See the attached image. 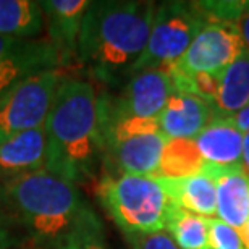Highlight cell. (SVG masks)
<instances>
[{
    "label": "cell",
    "instance_id": "7a4b0ae2",
    "mask_svg": "<svg viewBox=\"0 0 249 249\" xmlns=\"http://www.w3.org/2000/svg\"><path fill=\"white\" fill-rule=\"evenodd\" d=\"M44 131V170L76 186L91 181L104 160L101 102L94 84L63 76Z\"/></svg>",
    "mask_w": 249,
    "mask_h": 249
},
{
    "label": "cell",
    "instance_id": "ac0fdd59",
    "mask_svg": "<svg viewBox=\"0 0 249 249\" xmlns=\"http://www.w3.org/2000/svg\"><path fill=\"white\" fill-rule=\"evenodd\" d=\"M46 29L44 13L34 0H0V36L39 39Z\"/></svg>",
    "mask_w": 249,
    "mask_h": 249
},
{
    "label": "cell",
    "instance_id": "9c48e42d",
    "mask_svg": "<svg viewBox=\"0 0 249 249\" xmlns=\"http://www.w3.org/2000/svg\"><path fill=\"white\" fill-rule=\"evenodd\" d=\"M70 62L49 39L0 36V97L18 83L49 70H63Z\"/></svg>",
    "mask_w": 249,
    "mask_h": 249
},
{
    "label": "cell",
    "instance_id": "52a82bcc",
    "mask_svg": "<svg viewBox=\"0 0 249 249\" xmlns=\"http://www.w3.org/2000/svg\"><path fill=\"white\" fill-rule=\"evenodd\" d=\"M246 51L248 47L236 23L209 21L194 37L180 60L165 71L170 73L177 86L194 76L222 71Z\"/></svg>",
    "mask_w": 249,
    "mask_h": 249
},
{
    "label": "cell",
    "instance_id": "277c9868",
    "mask_svg": "<svg viewBox=\"0 0 249 249\" xmlns=\"http://www.w3.org/2000/svg\"><path fill=\"white\" fill-rule=\"evenodd\" d=\"M96 194L123 235L165 231L172 201L159 178L106 173L97 183Z\"/></svg>",
    "mask_w": 249,
    "mask_h": 249
},
{
    "label": "cell",
    "instance_id": "44dd1931",
    "mask_svg": "<svg viewBox=\"0 0 249 249\" xmlns=\"http://www.w3.org/2000/svg\"><path fill=\"white\" fill-rule=\"evenodd\" d=\"M58 249H108L104 225L94 212L67 238Z\"/></svg>",
    "mask_w": 249,
    "mask_h": 249
},
{
    "label": "cell",
    "instance_id": "ba28073f",
    "mask_svg": "<svg viewBox=\"0 0 249 249\" xmlns=\"http://www.w3.org/2000/svg\"><path fill=\"white\" fill-rule=\"evenodd\" d=\"M63 76V70L37 73L0 97V141L44 126Z\"/></svg>",
    "mask_w": 249,
    "mask_h": 249
},
{
    "label": "cell",
    "instance_id": "7402d4cb",
    "mask_svg": "<svg viewBox=\"0 0 249 249\" xmlns=\"http://www.w3.org/2000/svg\"><path fill=\"white\" fill-rule=\"evenodd\" d=\"M211 249H246L240 235L218 218H209Z\"/></svg>",
    "mask_w": 249,
    "mask_h": 249
},
{
    "label": "cell",
    "instance_id": "8fae6325",
    "mask_svg": "<svg viewBox=\"0 0 249 249\" xmlns=\"http://www.w3.org/2000/svg\"><path fill=\"white\" fill-rule=\"evenodd\" d=\"M175 91L177 86L168 71L144 70L128 78L117 97L102 96V99L117 115L157 120Z\"/></svg>",
    "mask_w": 249,
    "mask_h": 249
},
{
    "label": "cell",
    "instance_id": "5bb4252c",
    "mask_svg": "<svg viewBox=\"0 0 249 249\" xmlns=\"http://www.w3.org/2000/svg\"><path fill=\"white\" fill-rule=\"evenodd\" d=\"M46 21L47 39L60 51L67 60H76L78 39L86 10L88 0H42L39 2Z\"/></svg>",
    "mask_w": 249,
    "mask_h": 249
},
{
    "label": "cell",
    "instance_id": "e0dca14e",
    "mask_svg": "<svg viewBox=\"0 0 249 249\" xmlns=\"http://www.w3.org/2000/svg\"><path fill=\"white\" fill-rule=\"evenodd\" d=\"M170 197L172 204L196 215L215 218L217 189L215 181L204 167L202 172L183 178H159Z\"/></svg>",
    "mask_w": 249,
    "mask_h": 249
},
{
    "label": "cell",
    "instance_id": "484cf974",
    "mask_svg": "<svg viewBox=\"0 0 249 249\" xmlns=\"http://www.w3.org/2000/svg\"><path fill=\"white\" fill-rule=\"evenodd\" d=\"M241 163L249 175V133H246L245 138H243V160H241Z\"/></svg>",
    "mask_w": 249,
    "mask_h": 249
},
{
    "label": "cell",
    "instance_id": "603a6c76",
    "mask_svg": "<svg viewBox=\"0 0 249 249\" xmlns=\"http://www.w3.org/2000/svg\"><path fill=\"white\" fill-rule=\"evenodd\" d=\"M131 249H180L167 231L144 233V235H123Z\"/></svg>",
    "mask_w": 249,
    "mask_h": 249
},
{
    "label": "cell",
    "instance_id": "d6986e66",
    "mask_svg": "<svg viewBox=\"0 0 249 249\" xmlns=\"http://www.w3.org/2000/svg\"><path fill=\"white\" fill-rule=\"evenodd\" d=\"M165 231L180 249H211L209 218L196 215L172 204Z\"/></svg>",
    "mask_w": 249,
    "mask_h": 249
},
{
    "label": "cell",
    "instance_id": "83f0119b",
    "mask_svg": "<svg viewBox=\"0 0 249 249\" xmlns=\"http://www.w3.org/2000/svg\"><path fill=\"white\" fill-rule=\"evenodd\" d=\"M245 248L249 249V227H248V235H246V241H245Z\"/></svg>",
    "mask_w": 249,
    "mask_h": 249
},
{
    "label": "cell",
    "instance_id": "cb8c5ba5",
    "mask_svg": "<svg viewBox=\"0 0 249 249\" xmlns=\"http://www.w3.org/2000/svg\"><path fill=\"white\" fill-rule=\"evenodd\" d=\"M230 117V120L235 123V126L240 129L243 134L249 133V106L241 108L240 112L233 113V115H228Z\"/></svg>",
    "mask_w": 249,
    "mask_h": 249
},
{
    "label": "cell",
    "instance_id": "3957f363",
    "mask_svg": "<svg viewBox=\"0 0 249 249\" xmlns=\"http://www.w3.org/2000/svg\"><path fill=\"white\" fill-rule=\"evenodd\" d=\"M156 8L154 2L136 0L91 2L83 18L76 62L107 84L129 76L146 49Z\"/></svg>",
    "mask_w": 249,
    "mask_h": 249
},
{
    "label": "cell",
    "instance_id": "4316f807",
    "mask_svg": "<svg viewBox=\"0 0 249 249\" xmlns=\"http://www.w3.org/2000/svg\"><path fill=\"white\" fill-rule=\"evenodd\" d=\"M0 249H41L33 245H24V243H0Z\"/></svg>",
    "mask_w": 249,
    "mask_h": 249
},
{
    "label": "cell",
    "instance_id": "5b68a950",
    "mask_svg": "<svg viewBox=\"0 0 249 249\" xmlns=\"http://www.w3.org/2000/svg\"><path fill=\"white\" fill-rule=\"evenodd\" d=\"M99 102L104 159L107 157L118 173L156 178L168 142L157 120L117 115L102 96H99Z\"/></svg>",
    "mask_w": 249,
    "mask_h": 249
},
{
    "label": "cell",
    "instance_id": "7c38bea8",
    "mask_svg": "<svg viewBox=\"0 0 249 249\" xmlns=\"http://www.w3.org/2000/svg\"><path fill=\"white\" fill-rule=\"evenodd\" d=\"M207 170L215 181L217 215L215 218L235 230L243 243L246 241L249 227V175L243 165L217 167L209 165Z\"/></svg>",
    "mask_w": 249,
    "mask_h": 249
},
{
    "label": "cell",
    "instance_id": "30bf717a",
    "mask_svg": "<svg viewBox=\"0 0 249 249\" xmlns=\"http://www.w3.org/2000/svg\"><path fill=\"white\" fill-rule=\"evenodd\" d=\"M177 91L199 96L217 115H233L249 106V51L215 74L194 76L177 84Z\"/></svg>",
    "mask_w": 249,
    "mask_h": 249
},
{
    "label": "cell",
    "instance_id": "8992f818",
    "mask_svg": "<svg viewBox=\"0 0 249 249\" xmlns=\"http://www.w3.org/2000/svg\"><path fill=\"white\" fill-rule=\"evenodd\" d=\"M211 21L201 2H163L157 5L146 49L129 71L168 70L183 57L199 31Z\"/></svg>",
    "mask_w": 249,
    "mask_h": 249
},
{
    "label": "cell",
    "instance_id": "4fadbf2b",
    "mask_svg": "<svg viewBox=\"0 0 249 249\" xmlns=\"http://www.w3.org/2000/svg\"><path fill=\"white\" fill-rule=\"evenodd\" d=\"M215 115L207 101L185 91H175L157 117V123L167 139H193Z\"/></svg>",
    "mask_w": 249,
    "mask_h": 249
},
{
    "label": "cell",
    "instance_id": "d4e9b609",
    "mask_svg": "<svg viewBox=\"0 0 249 249\" xmlns=\"http://www.w3.org/2000/svg\"><path fill=\"white\" fill-rule=\"evenodd\" d=\"M238 29H240L241 37H243V41H245V46L249 51V2L245 3L241 17L238 19Z\"/></svg>",
    "mask_w": 249,
    "mask_h": 249
},
{
    "label": "cell",
    "instance_id": "9a60e30c",
    "mask_svg": "<svg viewBox=\"0 0 249 249\" xmlns=\"http://www.w3.org/2000/svg\"><path fill=\"white\" fill-rule=\"evenodd\" d=\"M46 167L44 126L0 141V181H10Z\"/></svg>",
    "mask_w": 249,
    "mask_h": 249
},
{
    "label": "cell",
    "instance_id": "6da1fadb",
    "mask_svg": "<svg viewBox=\"0 0 249 249\" xmlns=\"http://www.w3.org/2000/svg\"><path fill=\"white\" fill-rule=\"evenodd\" d=\"M91 212L76 185L47 170L0 181V243L58 249Z\"/></svg>",
    "mask_w": 249,
    "mask_h": 249
},
{
    "label": "cell",
    "instance_id": "2e32d148",
    "mask_svg": "<svg viewBox=\"0 0 249 249\" xmlns=\"http://www.w3.org/2000/svg\"><path fill=\"white\" fill-rule=\"evenodd\" d=\"M243 134L228 115H215L194 139L204 162L217 167L243 165Z\"/></svg>",
    "mask_w": 249,
    "mask_h": 249
},
{
    "label": "cell",
    "instance_id": "ffe728a7",
    "mask_svg": "<svg viewBox=\"0 0 249 249\" xmlns=\"http://www.w3.org/2000/svg\"><path fill=\"white\" fill-rule=\"evenodd\" d=\"M206 165L194 139H168L156 178L189 177L202 172Z\"/></svg>",
    "mask_w": 249,
    "mask_h": 249
}]
</instances>
